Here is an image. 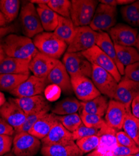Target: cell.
Here are the masks:
<instances>
[{
	"label": "cell",
	"mask_w": 139,
	"mask_h": 156,
	"mask_svg": "<svg viewBox=\"0 0 139 156\" xmlns=\"http://www.w3.org/2000/svg\"><path fill=\"white\" fill-rule=\"evenodd\" d=\"M131 112L135 118L139 119V95L134 99L131 104Z\"/></svg>",
	"instance_id": "cell-48"
},
{
	"label": "cell",
	"mask_w": 139,
	"mask_h": 156,
	"mask_svg": "<svg viewBox=\"0 0 139 156\" xmlns=\"http://www.w3.org/2000/svg\"><path fill=\"white\" fill-rule=\"evenodd\" d=\"M61 92V89L58 86L49 84L44 90L45 98L48 102H54L60 98Z\"/></svg>",
	"instance_id": "cell-41"
},
{
	"label": "cell",
	"mask_w": 139,
	"mask_h": 156,
	"mask_svg": "<svg viewBox=\"0 0 139 156\" xmlns=\"http://www.w3.org/2000/svg\"><path fill=\"white\" fill-rule=\"evenodd\" d=\"M123 77L134 81L139 82V61L125 66Z\"/></svg>",
	"instance_id": "cell-42"
},
{
	"label": "cell",
	"mask_w": 139,
	"mask_h": 156,
	"mask_svg": "<svg viewBox=\"0 0 139 156\" xmlns=\"http://www.w3.org/2000/svg\"><path fill=\"white\" fill-rule=\"evenodd\" d=\"M98 34L89 26L77 27L73 40L68 46L67 53H82L96 45Z\"/></svg>",
	"instance_id": "cell-5"
},
{
	"label": "cell",
	"mask_w": 139,
	"mask_h": 156,
	"mask_svg": "<svg viewBox=\"0 0 139 156\" xmlns=\"http://www.w3.org/2000/svg\"><path fill=\"white\" fill-rule=\"evenodd\" d=\"M134 0H117V5H128L134 3Z\"/></svg>",
	"instance_id": "cell-50"
},
{
	"label": "cell",
	"mask_w": 139,
	"mask_h": 156,
	"mask_svg": "<svg viewBox=\"0 0 139 156\" xmlns=\"http://www.w3.org/2000/svg\"><path fill=\"white\" fill-rule=\"evenodd\" d=\"M81 109V102L73 97H68L57 102L52 109V113L57 115H65L77 113Z\"/></svg>",
	"instance_id": "cell-29"
},
{
	"label": "cell",
	"mask_w": 139,
	"mask_h": 156,
	"mask_svg": "<svg viewBox=\"0 0 139 156\" xmlns=\"http://www.w3.org/2000/svg\"><path fill=\"white\" fill-rule=\"evenodd\" d=\"M57 116L58 121L71 133L76 131L83 124L80 115L77 113Z\"/></svg>",
	"instance_id": "cell-35"
},
{
	"label": "cell",
	"mask_w": 139,
	"mask_h": 156,
	"mask_svg": "<svg viewBox=\"0 0 139 156\" xmlns=\"http://www.w3.org/2000/svg\"><path fill=\"white\" fill-rule=\"evenodd\" d=\"M92 65V81L98 91L111 99H113L117 87L118 83L110 73L97 66Z\"/></svg>",
	"instance_id": "cell-10"
},
{
	"label": "cell",
	"mask_w": 139,
	"mask_h": 156,
	"mask_svg": "<svg viewBox=\"0 0 139 156\" xmlns=\"http://www.w3.org/2000/svg\"><path fill=\"white\" fill-rule=\"evenodd\" d=\"M127 156H134V155H127Z\"/></svg>",
	"instance_id": "cell-59"
},
{
	"label": "cell",
	"mask_w": 139,
	"mask_h": 156,
	"mask_svg": "<svg viewBox=\"0 0 139 156\" xmlns=\"http://www.w3.org/2000/svg\"><path fill=\"white\" fill-rule=\"evenodd\" d=\"M108 105L107 98L100 95L90 101L81 102L82 112L103 117L105 114Z\"/></svg>",
	"instance_id": "cell-27"
},
{
	"label": "cell",
	"mask_w": 139,
	"mask_h": 156,
	"mask_svg": "<svg viewBox=\"0 0 139 156\" xmlns=\"http://www.w3.org/2000/svg\"><path fill=\"white\" fill-rule=\"evenodd\" d=\"M122 129L139 147V119L132 115L131 111H129L126 115Z\"/></svg>",
	"instance_id": "cell-34"
},
{
	"label": "cell",
	"mask_w": 139,
	"mask_h": 156,
	"mask_svg": "<svg viewBox=\"0 0 139 156\" xmlns=\"http://www.w3.org/2000/svg\"><path fill=\"white\" fill-rule=\"evenodd\" d=\"M42 142L28 133L15 134L11 152L15 156H35L41 149Z\"/></svg>",
	"instance_id": "cell-8"
},
{
	"label": "cell",
	"mask_w": 139,
	"mask_h": 156,
	"mask_svg": "<svg viewBox=\"0 0 139 156\" xmlns=\"http://www.w3.org/2000/svg\"><path fill=\"white\" fill-rule=\"evenodd\" d=\"M41 154L43 156H83V155L74 140L42 146Z\"/></svg>",
	"instance_id": "cell-21"
},
{
	"label": "cell",
	"mask_w": 139,
	"mask_h": 156,
	"mask_svg": "<svg viewBox=\"0 0 139 156\" xmlns=\"http://www.w3.org/2000/svg\"><path fill=\"white\" fill-rule=\"evenodd\" d=\"M0 115L14 129L21 126L26 119V115L14 98H8L0 108Z\"/></svg>",
	"instance_id": "cell-16"
},
{
	"label": "cell",
	"mask_w": 139,
	"mask_h": 156,
	"mask_svg": "<svg viewBox=\"0 0 139 156\" xmlns=\"http://www.w3.org/2000/svg\"><path fill=\"white\" fill-rule=\"evenodd\" d=\"M6 56L20 59H31L38 52L31 38L11 34L0 41Z\"/></svg>",
	"instance_id": "cell-1"
},
{
	"label": "cell",
	"mask_w": 139,
	"mask_h": 156,
	"mask_svg": "<svg viewBox=\"0 0 139 156\" xmlns=\"http://www.w3.org/2000/svg\"><path fill=\"white\" fill-rule=\"evenodd\" d=\"M36 10L43 30L46 32H54L58 24L59 15L47 5H38Z\"/></svg>",
	"instance_id": "cell-26"
},
{
	"label": "cell",
	"mask_w": 139,
	"mask_h": 156,
	"mask_svg": "<svg viewBox=\"0 0 139 156\" xmlns=\"http://www.w3.org/2000/svg\"><path fill=\"white\" fill-rule=\"evenodd\" d=\"M6 101V100L5 94L2 92L0 91V108L4 105Z\"/></svg>",
	"instance_id": "cell-54"
},
{
	"label": "cell",
	"mask_w": 139,
	"mask_h": 156,
	"mask_svg": "<svg viewBox=\"0 0 139 156\" xmlns=\"http://www.w3.org/2000/svg\"><path fill=\"white\" fill-rule=\"evenodd\" d=\"M116 137L119 145L131 148H139L135 141L124 131H117Z\"/></svg>",
	"instance_id": "cell-44"
},
{
	"label": "cell",
	"mask_w": 139,
	"mask_h": 156,
	"mask_svg": "<svg viewBox=\"0 0 139 156\" xmlns=\"http://www.w3.org/2000/svg\"><path fill=\"white\" fill-rule=\"evenodd\" d=\"M129 111L131 110H128L123 104L114 99H110L105 114L107 124L117 131H120Z\"/></svg>",
	"instance_id": "cell-15"
},
{
	"label": "cell",
	"mask_w": 139,
	"mask_h": 156,
	"mask_svg": "<svg viewBox=\"0 0 139 156\" xmlns=\"http://www.w3.org/2000/svg\"><path fill=\"white\" fill-rule=\"evenodd\" d=\"M72 133L63 126L59 121L57 122L50 130L46 137L42 139V146L52 145L60 143L73 141Z\"/></svg>",
	"instance_id": "cell-22"
},
{
	"label": "cell",
	"mask_w": 139,
	"mask_h": 156,
	"mask_svg": "<svg viewBox=\"0 0 139 156\" xmlns=\"http://www.w3.org/2000/svg\"><path fill=\"white\" fill-rule=\"evenodd\" d=\"M63 64L70 77L92 76V65L82 53H66L63 58Z\"/></svg>",
	"instance_id": "cell-7"
},
{
	"label": "cell",
	"mask_w": 139,
	"mask_h": 156,
	"mask_svg": "<svg viewBox=\"0 0 139 156\" xmlns=\"http://www.w3.org/2000/svg\"><path fill=\"white\" fill-rule=\"evenodd\" d=\"M20 18L23 33L28 37H33L43 32L41 21L34 4L25 3L20 11Z\"/></svg>",
	"instance_id": "cell-6"
},
{
	"label": "cell",
	"mask_w": 139,
	"mask_h": 156,
	"mask_svg": "<svg viewBox=\"0 0 139 156\" xmlns=\"http://www.w3.org/2000/svg\"><path fill=\"white\" fill-rule=\"evenodd\" d=\"M76 28L70 18L59 16L58 24L53 33L68 46L75 36Z\"/></svg>",
	"instance_id": "cell-28"
},
{
	"label": "cell",
	"mask_w": 139,
	"mask_h": 156,
	"mask_svg": "<svg viewBox=\"0 0 139 156\" xmlns=\"http://www.w3.org/2000/svg\"><path fill=\"white\" fill-rule=\"evenodd\" d=\"M57 116L53 113H46L38 121L28 132L29 134L39 139H43L58 122Z\"/></svg>",
	"instance_id": "cell-25"
},
{
	"label": "cell",
	"mask_w": 139,
	"mask_h": 156,
	"mask_svg": "<svg viewBox=\"0 0 139 156\" xmlns=\"http://www.w3.org/2000/svg\"><path fill=\"white\" fill-rule=\"evenodd\" d=\"M100 129L89 127L82 124L77 130H76V131L72 133L73 140L75 141L83 137L92 136H98L100 133Z\"/></svg>",
	"instance_id": "cell-40"
},
{
	"label": "cell",
	"mask_w": 139,
	"mask_h": 156,
	"mask_svg": "<svg viewBox=\"0 0 139 156\" xmlns=\"http://www.w3.org/2000/svg\"><path fill=\"white\" fill-rule=\"evenodd\" d=\"M70 78L73 91L82 102L90 101L101 95L90 78L84 76Z\"/></svg>",
	"instance_id": "cell-13"
},
{
	"label": "cell",
	"mask_w": 139,
	"mask_h": 156,
	"mask_svg": "<svg viewBox=\"0 0 139 156\" xmlns=\"http://www.w3.org/2000/svg\"><path fill=\"white\" fill-rule=\"evenodd\" d=\"M96 45L114 62L121 76L124 75L125 66L119 61L117 58L114 44L112 42L108 33L99 32Z\"/></svg>",
	"instance_id": "cell-24"
},
{
	"label": "cell",
	"mask_w": 139,
	"mask_h": 156,
	"mask_svg": "<svg viewBox=\"0 0 139 156\" xmlns=\"http://www.w3.org/2000/svg\"><path fill=\"white\" fill-rule=\"evenodd\" d=\"M119 61L124 66L139 61V53L134 47L114 44Z\"/></svg>",
	"instance_id": "cell-31"
},
{
	"label": "cell",
	"mask_w": 139,
	"mask_h": 156,
	"mask_svg": "<svg viewBox=\"0 0 139 156\" xmlns=\"http://www.w3.org/2000/svg\"><path fill=\"white\" fill-rule=\"evenodd\" d=\"M46 113L48 112H42L37 114L27 115L26 119H25L23 124L18 128L15 129V134L20 133H28L30 131V130L34 126V124Z\"/></svg>",
	"instance_id": "cell-39"
},
{
	"label": "cell",
	"mask_w": 139,
	"mask_h": 156,
	"mask_svg": "<svg viewBox=\"0 0 139 156\" xmlns=\"http://www.w3.org/2000/svg\"><path fill=\"white\" fill-rule=\"evenodd\" d=\"M98 2L94 0L71 1L70 18L76 27L90 25L93 18Z\"/></svg>",
	"instance_id": "cell-3"
},
{
	"label": "cell",
	"mask_w": 139,
	"mask_h": 156,
	"mask_svg": "<svg viewBox=\"0 0 139 156\" xmlns=\"http://www.w3.org/2000/svg\"><path fill=\"white\" fill-rule=\"evenodd\" d=\"M109 36L114 44L123 46H135L138 30L129 25L119 23L108 31Z\"/></svg>",
	"instance_id": "cell-12"
},
{
	"label": "cell",
	"mask_w": 139,
	"mask_h": 156,
	"mask_svg": "<svg viewBox=\"0 0 139 156\" xmlns=\"http://www.w3.org/2000/svg\"><path fill=\"white\" fill-rule=\"evenodd\" d=\"M6 24H7V22L6 21L5 16L2 14V12L0 11V27H6Z\"/></svg>",
	"instance_id": "cell-52"
},
{
	"label": "cell",
	"mask_w": 139,
	"mask_h": 156,
	"mask_svg": "<svg viewBox=\"0 0 139 156\" xmlns=\"http://www.w3.org/2000/svg\"><path fill=\"white\" fill-rule=\"evenodd\" d=\"M134 156H139V152H137V154H135V155H134Z\"/></svg>",
	"instance_id": "cell-58"
},
{
	"label": "cell",
	"mask_w": 139,
	"mask_h": 156,
	"mask_svg": "<svg viewBox=\"0 0 139 156\" xmlns=\"http://www.w3.org/2000/svg\"><path fill=\"white\" fill-rule=\"evenodd\" d=\"M30 74H0V91L11 93L26 81Z\"/></svg>",
	"instance_id": "cell-30"
},
{
	"label": "cell",
	"mask_w": 139,
	"mask_h": 156,
	"mask_svg": "<svg viewBox=\"0 0 139 156\" xmlns=\"http://www.w3.org/2000/svg\"><path fill=\"white\" fill-rule=\"evenodd\" d=\"M2 156H15V155L12 152H9V153L4 155H2Z\"/></svg>",
	"instance_id": "cell-57"
},
{
	"label": "cell",
	"mask_w": 139,
	"mask_h": 156,
	"mask_svg": "<svg viewBox=\"0 0 139 156\" xmlns=\"http://www.w3.org/2000/svg\"><path fill=\"white\" fill-rule=\"evenodd\" d=\"M100 3L104 4L106 5H108L110 6H113V7H117V0H100L99 1Z\"/></svg>",
	"instance_id": "cell-49"
},
{
	"label": "cell",
	"mask_w": 139,
	"mask_h": 156,
	"mask_svg": "<svg viewBox=\"0 0 139 156\" xmlns=\"http://www.w3.org/2000/svg\"><path fill=\"white\" fill-rule=\"evenodd\" d=\"M33 42L39 52L58 59L67 51L68 45L53 32H43L35 36Z\"/></svg>",
	"instance_id": "cell-2"
},
{
	"label": "cell",
	"mask_w": 139,
	"mask_h": 156,
	"mask_svg": "<svg viewBox=\"0 0 139 156\" xmlns=\"http://www.w3.org/2000/svg\"><path fill=\"white\" fill-rule=\"evenodd\" d=\"M139 152V148H131L118 145L113 152V156H127L134 155Z\"/></svg>",
	"instance_id": "cell-45"
},
{
	"label": "cell",
	"mask_w": 139,
	"mask_h": 156,
	"mask_svg": "<svg viewBox=\"0 0 139 156\" xmlns=\"http://www.w3.org/2000/svg\"><path fill=\"white\" fill-rule=\"evenodd\" d=\"M47 5L59 16L70 18L71 1H68V0H49Z\"/></svg>",
	"instance_id": "cell-36"
},
{
	"label": "cell",
	"mask_w": 139,
	"mask_h": 156,
	"mask_svg": "<svg viewBox=\"0 0 139 156\" xmlns=\"http://www.w3.org/2000/svg\"><path fill=\"white\" fill-rule=\"evenodd\" d=\"M100 138L98 136H92L77 140L76 144L83 154H86L96 150L98 146Z\"/></svg>",
	"instance_id": "cell-37"
},
{
	"label": "cell",
	"mask_w": 139,
	"mask_h": 156,
	"mask_svg": "<svg viewBox=\"0 0 139 156\" xmlns=\"http://www.w3.org/2000/svg\"><path fill=\"white\" fill-rule=\"evenodd\" d=\"M80 115L83 124L87 127L102 129L107 126L105 121L101 116L82 112Z\"/></svg>",
	"instance_id": "cell-38"
},
{
	"label": "cell",
	"mask_w": 139,
	"mask_h": 156,
	"mask_svg": "<svg viewBox=\"0 0 139 156\" xmlns=\"http://www.w3.org/2000/svg\"><path fill=\"white\" fill-rule=\"evenodd\" d=\"M15 31V27L13 25L8 26V27H0V41L2 40L4 37L8 35L13 34Z\"/></svg>",
	"instance_id": "cell-47"
},
{
	"label": "cell",
	"mask_w": 139,
	"mask_h": 156,
	"mask_svg": "<svg viewBox=\"0 0 139 156\" xmlns=\"http://www.w3.org/2000/svg\"><path fill=\"white\" fill-rule=\"evenodd\" d=\"M20 8V2L18 0H0V11L5 16L7 23L16 18Z\"/></svg>",
	"instance_id": "cell-33"
},
{
	"label": "cell",
	"mask_w": 139,
	"mask_h": 156,
	"mask_svg": "<svg viewBox=\"0 0 139 156\" xmlns=\"http://www.w3.org/2000/svg\"><path fill=\"white\" fill-rule=\"evenodd\" d=\"M49 0H30V2L32 3L33 4L36 3L38 5H47L48 3Z\"/></svg>",
	"instance_id": "cell-51"
},
{
	"label": "cell",
	"mask_w": 139,
	"mask_h": 156,
	"mask_svg": "<svg viewBox=\"0 0 139 156\" xmlns=\"http://www.w3.org/2000/svg\"><path fill=\"white\" fill-rule=\"evenodd\" d=\"M6 57V56L3 51V49L2 48L1 43H0V62H1Z\"/></svg>",
	"instance_id": "cell-53"
},
{
	"label": "cell",
	"mask_w": 139,
	"mask_h": 156,
	"mask_svg": "<svg viewBox=\"0 0 139 156\" xmlns=\"http://www.w3.org/2000/svg\"><path fill=\"white\" fill-rule=\"evenodd\" d=\"M139 95V82L122 78L118 83L113 99L125 105L128 110L130 109L132 101Z\"/></svg>",
	"instance_id": "cell-14"
},
{
	"label": "cell",
	"mask_w": 139,
	"mask_h": 156,
	"mask_svg": "<svg viewBox=\"0 0 139 156\" xmlns=\"http://www.w3.org/2000/svg\"><path fill=\"white\" fill-rule=\"evenodd\" d=\"M86 156H104L101 154L97 150H95L90 153H88Z\"/></svg>",
	"instance_id": "cell-55"
},
{
	"label": "cell",
	"mask_w": 139,
	"mask_h": 156,
	"mask_svg": "<svg viewBox=\"0 0 139 156\" xmlns=\"http://www.w3.org/2000/svg\"><path fill=\"white\" fill-rule=\"evenodd\" d=\"M118 131L108 125L100 130V138L97 150L104 156H113V152L118 146L116 134Z\"/></svg>",
	"instance_id": "cell-20"
},
{
	"label": "cell",
	"mask_w": 139,
	"mask_h": 156,
	"mask_svg": "<svg viewBox=\"0 0 139 156\" xmlns=\"http://www.w3.org/2000/svg\"><path fill=\"white\" fill-rule=\"evenodd\" d=\"M46 79L49 84H53L58 86L63 93L66 94H72L73 89L70 76L64 64L61 61H58L54 68L49 73Z\"/></svg>",
	"instance_id": "cell-19"
},
{
	"label": "cell",
	"mask_w": 139,
	"mask_h": 156,
	"mask_svg": "<svg viewBox=\"0 0 139 156\" xmlns=\"http://www.w3.org/2000/svg\"><path fill=\"white\" fill-rule=\"evenodd\" d=\"M48 84L46 78L30 76L26 81L20 84L10 94L18 98L42 95Z\"/></svg>",
	"instance_id": "cell-11"
},
{
	"label": "cell",
	"mask_w": 139,
	"mask_h": 156,
	"mask_svg": "<svg viewBox=\"0 0 139 156\" xmlns=\"http://www.w3.org/2000/svg\"><path fill=\"white\" fill-rule=\"evenodd\" d=\"M15 134V129L11 126L0 115V134H6L9 136H13Z\"/></svg>",
	"instance_id": "cell-46"
},
{
	"label": "cell",
	"mask_w": 139,
	"mask_h": 156,
	"mask_svg": "<svg viewBox=\"0 0 139 156\" xmlns=\"http://www.w3.org/2000/svg\"><path fill=\"white\" fill-rule=\"evenodd\" d=\"M117 18V7L100 3L89 27L96 32L109 31L116 25Z\"/></svg>",
	"instance_id": "cell-4"
},
{
	"label": "cell",
	"mask_w": 139,
	"mask_h": 156,
	"mask_svg": "<svg viewBox=\"0 0 139 156\" xmlns=\"http://www.w3.org/2000/svg\"><path fill=\"white\" fill-rule=\"evenodd\" d=\"M135 49L138 51V52L139 53V34H138V36H137V40H136V43H135Z\"/></svg>",
	"instance_id": "cell-56"
},
{
	"label": "cell",
	"mask_w": 139,
	"mask_h": 156,
	"mask_svg": "<svg viewBox=\"0 0 139 156\" xmlns=\"http://www.w3.org/2000/svg\"><path fill=\"white\" fill-rule=\"evenodd\" d=\"M82 54L91 64L97 65L110 73L115 78L117 83L121 81L122 76L114 62L97 45L85 51L82 52Z\"/></svg>",
	"instance_id": "cell-9"
},
{
	"label": "cell",
	"mask_w": 139,
	"mask_h": 156,
	"mask_svg": "<svg viewBox=\"0 0 139 156\" xmlns=\"http://www.w3.org/2000/svg\"><path fill=\"white\" fill-rule=\"evenodd\" d=\"M13 136L0 134V156L11 152L13 147Z\"/></svg>",
	"instance_id": "cell-43"
},
{
	"label": "cell",
	"mask_w": 139,
	"mask_h": 156,
	"mask_svg": "<svg viewBox=\"0 0 139 156\" xmlns=\"http://www.w3.org/2000/svg\"><path fill=\"white\" fill-rule=\"evenodd\" d=\"M14 99L27 115L42 112H48L51 109V105L43 95L15 98Z\"/></svg>",
	"instance_id": "cell-17"
},
{
	"label": "cell",
	"mask_w": 139,
	"mask_h": 156,
	"mask_svg": "<svg viewBox=\"0 0 139 156\" xmlns=\"http://www.w3.org/2000/svg\"><path fill=\"white\" fill-rule=\"evenodd\" d=\"M123 20L132 27H139V0L123 6L120 9Z\"/></svg>",
	"instance_id": "cell-32"
},
{
	"label": "cell",
	"mask_w": 139,
	"mask_h": 156,
	"mask_svg": "<svg viewBox=\"0 0 139 156\" xmlns=\"http://www.w3.org/2000/svg\"><path fill=\"white\" fill-rule=\"evenodd\" d=\"M58 61L38 51L30 60L29 70L36 77L46 78Z\"/></svg>",
	"instance_id": "cell-18"
},
{
	"label": "cell",
	"mask_w": 139,
	"mask_h": 156,
	"mask_svg": "<svg viewBox=\"0 0 139 156\" xmlns=\"http://www.w3.org/2000/svg\"><path fill=\"white\" fill-rule=\"evenodd\" d=\"M30 60L6 56L0 62V74H30L28 67Z\"/></svg>",
	"instance_id": "cell-23"
}]
</instances>
